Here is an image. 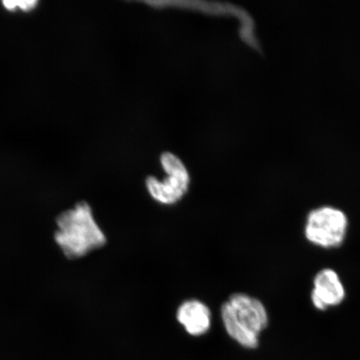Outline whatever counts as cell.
I'll return each mask as SVG.
<instances>
[{"instance_id":"obj_1","label":"cell","mask_w":360,"mask_h":360,"mask_svg":"<svg viewBox=\"0 0 360 360\" xmlns=\"http://www.w3.org/2000/svg\"><path fill=\"white\" fill-rule=\"evenodd\" d=\"M55 240L62 253L69 259L84 257L101 249L107 241L86 202H80L58 216Z\"/></svg>"},{"instance_id":"obj_2","label":"cell","mask_w":360,"mask_h":360,"mask_svg":"<svg viewBox=\"0 0 360 360\" xmlns=\"http://www.w3.org/2000/svg\"><path fill=\"white\" fill-rule=\"evenodd\" d=\"M220 314L233 340L247 349L258 347L260 335L269 323L267 309L259 300L237 292L222 304Z\"/></svg>"},{"instance_id":"obj_3","label":"cell","mask_w":360,"mask_h":360,"mask_svg":"<svg viewBox=\"0 0 360 360\" xmlns=\"http://www.w3.org/2000/svg\"><path fill=\"white\" fill-rule=\"evenodd\" d=\"M348 229L349 219L344 211L332 206H321L309 212L304 233L310 244L332 250L344 244Z\"/></svg>"},{"instance_id":"obj_4","label":"cell","mask_w":360,"mask_h":360,"mask_svg":"<svg viewBox=\"0 0 360 360\" xmlns=\"http://www.w3.org/2000/svg\"><path fill=\"white\" fill-rule=\"evenodd\" d=\"M160 163L167 177L162 181L155 176L146 180L148 192L158 202L164 205L176 204L186 195L191 177L181 160L170 152L161 155Z\"/></svg>"},{"instance_id":"obj_5","label":"cell","mask_w":360,"mask_h":360,"mask_svg":"<svg viewBox=\"0 0 360 360\" xmlns=\"http://www.w3.org/2000/svg\"><path fill=\"white\" fill-rule=\"evenodd\" d=\"M346 290L339 274L335 270L326 268L314 278L313 290L310 299L314 307L319 311H326L344 302Z\"/></svg>"},{"instance_id":"obj_6","label":"cell","mask_w":360,"mask_h":360,"mask_svg":"<svg viewBox=\"0 0 360 360\" xmlns=\"http://www.w3.org/2000/svg\"><path fill=\"white\" fill-rule=\"evenodd\" d=\"M155 8L166 6H177L186 8H192L207 13L219 15H235L241 20V30L240 31L241 39L251 47L258 49V41L254 34L253 21L248 13L242 8L232 4L207 2H146Z\"/></svg>"},{"instance_id":"obj_7","label":"cell","mask_w":360,"mask_h":360,"mask_svg":"<svg viewBox=\"0 0 360 360\" xmlns=\"http://www.w3.org/2000/svg\"><path fill=\"white\" fill-rule=\"evenodd\" d=\"M177 321L188 334L200 336L206 334L211 327L212 314L208 306L198 300H188L179 305Z\"/></svg>"},{"instance_id":"obj_8","label":"cell","mask_w":360,"mask_h":360,"mask_svg":"<svg viewBox=\"0 0 360 360\" xmlns=\"http://www.w3.org/2000/svg\"><path fill=\"white\" fill-rule=\"evenodd\" d=\"M37 4L38 2L36 1V0H21V1H17V7L24 11H30L32 10Z\"/></svg>"}]
</instances>
